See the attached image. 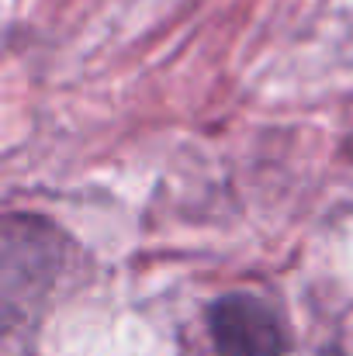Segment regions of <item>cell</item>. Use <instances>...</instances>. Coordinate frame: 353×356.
<instances>
[{"label":"cell","mask_w":353,"mask_h":356,"mask_svg":"<svg viewBox=\"0 0 353 356\" xmlns=\"http://www.w3.org/2000/svg\"><path fill=\"white\" fill-rule=\"evenodd\" d=\"M208 332L219 356H284L288 325L260 294H226L208 308Z\"/></svg>","instance_id":"cell-1"}]
</instances>
